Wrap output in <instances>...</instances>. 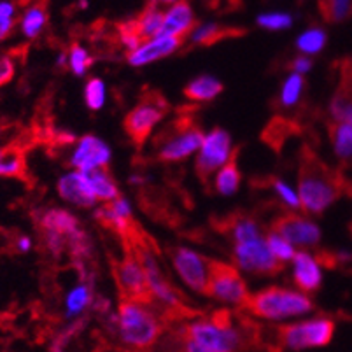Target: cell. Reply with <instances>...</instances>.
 <instances>
[{"instance_id": "6da1fadb", "label": "cell", "mask_w": 352, "mask_h": 352, "mask_svg": "<svg viewBox=\"0 0 352 352\" xmlns=\"http://www.w3.org/2000/svg\"><path fill=\"white\" fill-rule=\"evenodd\" d=\"M170 342L177 349L200 352L245 351L261 347V328L248 316L216 310L212 316L170 329Z\"/></svg>"}, {"instance_id": "7a4b0ae2", "label": "cell", "mask_w": 352, "mask_h": 352, "mask_svg": "<svg viewBox=\"0 0 352 352\" xmlns=\"http://www.w3.org/2000/svg\"><path fill=\"white\" fill-rule=\"evenodd\" d=\"M347 182L333 170L331 166L326 165L318 155L305 147L302 151V162H300V206L309 214H322L331 204L344 195Z\"/></svg>"}, {"instance_id": "3957f363", "label": "cell", "mask_w": 352, "mask_h": 352, "mask_svg": "<svg viewBox=\"0 0 352 352\" xmlns=\"http://www.w3.org/2000/svg\"><path fill=\"white\" fill-rule=\"evenodd\" d=\"M165 331V322L158 314L142 303L121 300L118 312V333L124 345L135 351H146L158 344Z\"/></svg>"}, {"instance_id": "277c9868", "label": "cell", "mask_w": 352, "mask_h": 352, "mask_svg": "<svg viewBox=\"0 0 352 352\" xmlns=\"http://www.w3.org/2000/svg\"><path fill=\"white\" fill-rule=\"evenodd\" d=\"M204 139V130L191 114L177 118L155 137L156 158L165 163L182 162L200 149Z\"/></svg>"}, {"instance_id": "5b68a950", "label": "cell", "mask_w": 352, "mask_h": 352, "mask_svg": "<svg viewBox=\"0 0 352 352\" xmlns=\"http://www.w3.org/2000/svg\"><path fill=\"white\" fill-rule=\"evenodd\" d=\"M242 309L256 318L284 319L293 316H302L314 309L312 300L296 291L283 287H267L254 294H249Z\"/></svg>"}, {"instance_id": "8992f818", "label": "cell", "mask_w": 352, "mask_h": 352, "mask_svg": "<svg viewBox=\"0 0 352 352\" xmlns=\"http://www.w3.org/2000/svg\"><path fill=\"white\" fill-rule=\"evenodd\" d=\"M168 102L158 91H144L140 102L124 116L123 128L137 149H142L151 135L153 128L168 113Z\"/></svg>"}, {"instance_id": "52a82bcc", "label": "cell", "mask_w": 352, "mask_h": 352, "mask_svg": "<svg viewBox=\"0 0 352 352\" xmlns=\"http://www.w3.org/2000/svg\"><path fill=\"white\" fill-rule=\"evenodd\" d=\"M111 267H113V275L118 289H120L121 300L142 303V305L153 309V294L147 286L142 265L139 263L135 254L130 249H124L123 258L113 259Z\"/></svg>"}, {"instance_id": "ba28073f", "label": "cell", "mask_w": 352, "mask_h": 352, "mask_svg": "<svg viewBox=\"0 0 352 352\" xmlns=\"http://www.w3.org/2000/svg\"><path fill=\"white\" fill-rule=\"evenodd\" d=\"M335 324L331 319H312V321L296 322V324L277 328L275 338L279 349H307L328 345L333 338Z\"/></svg>"}, {"instance_id": "9c48e42d", "label": "cell", "mask_w": 352, "mask_h": 352, "mask_svg": "<svg viewBox=\"0 0 352 352\" xmlns=\"http://www.w3.org/2000/svg\"><path fill=\"white\" fill-rule=\"evenodd\" d=\"M204 294L209 298L219 300L225 303H235V305H244L248 300V286L244 279L240 277L239 270L232 265L223 263L210 259L209 261V277H207V286Z\"/></svg>"}, {"instance_id": "30bf717a", "label": "cell", "mask_w": 352, "mask_h": 352, "mask_svg": "<svg viewBox=\"0 0 352 352\" xmlns=\"http://www.w3.org/2000/svg\"><path fill=\"white\" fill-rule=\"evenodd\" d=\"M233 261L242 270L252 272L256 275H279L284 270V261L270 251L267 239L263 236L236 242Z\"/></svg>"}, {"instance_id": "8fae6325", "label": "cell", "mask_w": 352, "mask_h": 352, "mask_svg": "<svg viewBox=\"0 0 352 352\" xmlns=\"http://www.w3.org/2000/svg\"><path fill=\"white\" fill-rule=\"evenodd\" d=\"M230 155H232V139L228 132H225L223 128H214L201 142L200 153L195 163L197 175L207 188H209V181L214 172L225 165Z\"/></svg>"}, {"instance_id": "7c38bea8", "label": "cell", "mask_w": 352, "mask_h": 352, "mask_svg": "<svg viewBox=\"0 0 352 352\" xmlns=\"http://www.w3.org/2000/svg\"><path fill=\"white\" fill-rule=\"evenodd\" d=\"M170 258L179 277L186 283V286L198 293H204L207 286V277H209L210 259L186 248L170 249Z\"/></svg>"}, {"instance_id": "4fadbf2b", "label": "cell", "mask_w": 352, "mask_h": 352, "mask_svg": "<svg viewBox=\"0 0 352 352\" xmlns=\"http://www.w3.org/2000/svg\"><path fill=\"white\" fill-rule=\"evenodd\" d=\"M272 232L283 235L293 245H305V248L316 245L321 239V232L312 221L294 212H284L283 216L275 217L272 223Z\"/></svg>"}, {"instance_id": "5bb4252c", "label": "cell", "mask_w": 352, "mask_h": 352, "mask_svg": "<svg viewBox=\"0 0 352 352\" xmlns=\"http://www.w3.org/2000/svg\"><path fill=\"white\" fill-rule=\"evenodd\" d=\"M182 41H184V37H179V35H160V37H155V39L144 43L137 50L128 51L126 60L133 67L153 63L156 60L165 58V56L172 54L175 50H179Z\"/></svg>"}, {"instance_id": "9a60e30c", "label": "cell", "mask_w": 352, "mask_h": 352, "mask_svg": "<svg viewBox=\"0 0 352 352\" xmlns=\"http://www.w3.org/2000/svg\"><path fill=\"white\" fill-rule=\"evenodd\" d=\"M109 158H111V151L100 139L94 135H85L79 139L69 163L78 170L88 172L98 166H107Z\"/></svg>"}, {"instance_id": "2e32d148", "label": "cell", "mask_w": 352, "mask_h": 352, "mask_svg": "<svg viewBox=\"0 0 352 352\" xmlns=\"http://www.w3.org/2000/svg\"><path fill=\"white\" fill-rule=\"evenodd\" d=\"M197 25L198 21L195 20L193 9L190 8V4L186 0H179V2L172 4L170 11L165 12L160 35H179V37L186 39V35L193 34Z\"/></svg>"}, {"instance_id": "e0dca14e", "label": "cell", "mask_w": 352, "mask_h": 352, "mask_svg": "<svg viewBox=\"0 0 352 352\" xmlns=\"http://www.w3.org/2000/svg\"><path fill=\"white\" fill-rule=\"evenodd\" d=\"M58 193L63 200L70 201L74 206L79 207H91L97 201L91 190H89L88 179L85 172L78 170L72 174L63 175L58 181Z\"/></svg>"}, {"instance_id": "ac0fdd59", "label": "cell", "mask_w": 352, "mask_h": 352, "mask_svg": "<svg viewBox=\"0 0 352 352\" xmlns=\"http://www.w3.org/2000/svg\"><path fill=\"white\" fill-rule=\"evenodd\" d=\"M216 228L221 233L232 236L233 242H244L259 236V226L254 217L245 212H233L230 216L221 217L216 223Z\"/></svg>"}, {"instance_id": "d6986e66", "label": "cell", "mask_w": 352, "mask_h": 352, "mask_svg": "<svg viewBox=\"0 0 352 352\" xmlns=\"http://www.w3.org/2000/svg\"><path fill=\"white\" fill-rule=\"evenodd\" d=\"M293 261L294 284L303 291L318 289L319 284H321V268H319V261H316V259L310 254H307V252H294Z\"/></svg>"}, {"instance_id": "ffe728a7", "label": "cell", "mask_w": 352, "mask_h": 352, "mask_svg": "<svg viewBox=\"0 0 352 352\" xmlns=\"http://www.w3.org/2000/svg\"><path fill=\"white\" fill-rule=\"evenodd\" d=\"M37 226L39 230H50V232L62 233V235L69 236L76 230H79L78 217L72 216L69 210L58 209V207H51V209H44L37 214Z\"/></svg>"}, {"instance_id": "44dd1931", "label": "cell", "mask_w": 352, "mask_h": 352, "mask_svg": "<svg viewBox=\"0 0 352 352\" xmlns=\"http://www.w3.org/2000/svg\"><path fill=\"white\" fill-rule=\"evenodd\" d=\"M85 174L86 179H88L89 190H91V193L98 201H109L120 197L116 181L111 175V172L107 170V166H98V168L88 170Z\"/></svg>"}, {"instance_id": "7402d4cb", "label": "cell", "mask_w": 352, "mask_h": 352, "mask_svg": "<svg viewBox=\"0 0 352 352\" xmlns=\"http://www.w3.org/2000/svg\"><path fill=\"white\" fill-rule=\"evenodd\" d=\"M193 44L195 46H204L209 47L214 44L221 43L225 39H232V37H242L245 35V28L239 27H226V25H204V27L193 30Z\"/></svg>"}, {"instance_id": "603a6c76", "label": "cell", "mask_w": 352, "mask_h": 352, "mask_svg": "<svg viewBox=\"0 0 352 352\" xmlns=\"http://www.w3.org/2000/svg\"><path fill=\"white\" fill-rule=\"evenodd\" d=\"M236 160H239V149L232 151V155H230V158L226 160L225 165L221 166L219 174L216 175L217 193L225 195V197L235 193L240 186L242 174H240L239 170V163H236Z\"/></svg>"}, {"instance_id": "cb8c5ba5", "label": "cell", "mask_w": 352, "mask_h": 352, "mask_svg": "<svg viewBox=\"0 0 352 352\" xmlns=\"http://www.w3.org/2000/svg\"><path fill=\"white\" fill-rule=\"evenodd\" d=\"M47 23L46 2H35L28 6L20 18V30L27 39H35L44 30Z\"/></svg>"}, {"instance_id": "d4e9b609", "label": "cell", "mask_w": 352, "mask_h": 352, "mask_svg": "<svg viewBox=\"0 0 352 352\" xmlns=\"http://www.w3.org/2000/svg\"><path fill=\"white\" fill-rule=\"evenodd\" d=\"M27 175L23 146L4 147L0 155V177H20Z\"/></svg>"}, {"instance_id": "484cf974", "label": "cell", "mask_w": 352, "mask_h": 352, "mask_svg": "<svg viewBox=\"0 0 352 352\" xmlns=\"http://www.w3.org/2000/svg\"><path fill=\"white\" fill-rule=\"evenodd\" d=\"M329 139H331L333 149L337 156L344 162L352 160V124L344 121H333L328 126Z\"/></svg>"}, {"instance_id": "4316f807", "label": "cell", "mask_w": 352, "mask_h": 352, "mask_svg": "<svg viewBox=\"0 0 352 352\" xmlns=\"http://www.w3.org/2000/svg\"><path fill=\"white\" fill-rule=\"evenodd\" d=\"M223 91V85L210 76H201L184 88V97L193 102H210Z\"/></svg>"}, {"instance_id": "83f0119b", "label": "cell", "mask_w": 352, "mask_h": 352, "mask_svg": "<svg viewBox=\"0 0 352 352\" xmlns=\"http://www.w3.org/2000/svg\"><path fill=\"white\" fill-rule=\"evenodd\" d=\"M294 132H298V126H296V124L291 123V121L287 120H283V118H275V120L265 128L263 140L267 144H270L274 149L279 151L280 147L284 146V142L289 139L291 133Z\"/></svg>"}, {"instance_id": "f1b7e54d", "label": "cell", "mask_w": 352, "mask_h": 352, "mask_svg": "<svg viewBox=\"0 0 352 352\" xmlns=\"http://www.w3.org/2000/svg\"><path fill=\"white\" fill-rule=\"evenodd\" d=\"M18 21V2L0 0V43L11 37Z\"/></svg>"}, {"instance_id": "f546056e", "label": "cell", "mask_w": 352, "mask_h": 352, "mask_svg": "<svg viewBox=\"0 0 352 352\" xmlns=\"http://www.w3.org/2000/svg\"><path fill=\"white\" fill-rule=\"evenodd\" d=\"M319 11L324 20L337 23L352 14V0H319Z\"/></svg>"}, {"instance_id": "4dcf8cb0", "label": "cell", "mask_w": 352, "mask_h": 352, "mask_svg": "<svg viewBox=\"0 0 352 352\" xmlns=\"http://www.w3.org/2000/svg\"><path fill=\"white\" fill-rule=\"evenodd\" d=\"M303 86H305V81H303L302 74H291L283 85V91H280L279 97L280 107H291V105L296 104L300 100Z\"/></svg>"}, {"instance_id": "1f68e13d", "label": "cell", "mask_w": 352, "mask_h": 352, "mask_svg": "<svg viewBox=\"0 0 352 352\" xmlns=\"http://www.w3.org/2000/svg\"><path fill=\"white\" fill-rule=\"evenodd\" d=\"M326 44V34L321 28H310L305 34L300 35V39L296 41V46L303 54H316L324 47Z\"/></svg>"}, {"instance_id": "d6a6232c", "label": "cell", "mask_w": 352, "mask_h": 352, "mask_svg": "<svg viewBox=\"0 0 352 352\" xmlns=\"http://www.w3.org/2000/svg\"><path fill=\"white\" fill-rule=\"evenodd\" d=\"M267 244L268 248H270V251L274 252L277 258L280 259V261H289V259H293L294 256V248L293 244H291L289 240L284 239L283 235H279L277 232H270L267 235Z\"/></svg>"}, {"instance_id": "836d02e7", "label": "cell", "mask_w": 352, "mask_h": 352, "mask_svg": "<svg viewBox=\"0 0 352 352\" xmlns=\"http://www.w3.org/2000/svg\"><path fill=\"white\" fill-rule=\"evenodd\" d=\"M89 302H91V289L86 284H79L67 298V314L72 316V314L81 312L86 309V305H89Z\"/></svg>"}, {"instance_id": "e575fe53", "label": "cell", "mask_w": 352, "mask_h": 352, "mask_svg": "<svg viewBox=\"0 0 352 352\" xmlns=\"http://www.w3.org/2000/svg\"><path fill=\"white\" fill-rule=\"evenodd\" d=\"M94 65V58L89 56L88 51L79 44L70 46V69L76 76H82L89 67Z\"/></svg>"}, {"instance_id": "d590c367", "label": "cell", "mask_w": 352, "mask_h": 352, "mask_svg": "<svg viewBox=\"0 0 352 352\" xmlns=\"http://www.w3.org/2000/svg\"><path fill=\"white\" fill-rule=\"evenodd\" d=\"M85 100L91 111H98L104 105L105 88L100 79H89L85 88Z\"/></svg>"}, {"instance_id": "8d00e7d4", "label": "cell", "mask_w": 352, "mask_h": 352, "mask_svg": "<svg viewBox=\"0 0 352 352\" xmlns=\"http://www.w3.org/2000/svg\"><path fill=\"white\" fill-rule=\"evenodd\" d=\"M267 184H268V188H272L275 193L283 198V201L286 204L287 207H298L300 206V198L296 197V193H294L289 186H286L283 181H279V179H274V177H268Z\"/></svg>"}, {"instance_id": "74e56055", "label": "cell", "mask_w": 352, "mask_h": 352, "mask_svg": "<svg viewBox=\"0 0 352 352\" xmlns=\"http://www.w3.org/2000/svg\"><path fill=\"white\" fill-rule=\"evenodd\" d=\"M258 23L268 30H283V28L291 27V16L283 14V12H272V14L259 16Z\"/></svg>"}, {"instance_id": "f35d334b", "label": "cell", "mask_w": 352, "mask_h": 352, "mask_svg": "<svg viewBox=\"0 0 352 352\" xmlns=\"http://www.w3.org/2000/svg\"><path fill=\"white\" fill-rule=\"evenodd\" d=\"M16 72V62L11 54H0V88L12 81Z\"/></svg>"}, {"instance_id": "ab89813d", "label": "cell", "mask_w": 352, "mask_h": 352, "mask_svg": "<svg viewBox=\"0 0 352 352\" xmlns=\"http://www.w3.org/2000/svg\"><path fill=\"white\" fill-rule=\"evenodd\" d=\"M310 67H312V60H310L309 56H305V54H303V56H296V58L291 60L289 63V69L296 74L309 72Z\"/></svg>"}, {"instance_id": "60d3db41", "label": "cell", "mask_w": 352, "mask_h": 352, "mask_svg": "<svg viewBox=\"0 0 352 352\" xmlns=\"http://www.w3.org/2000/svg\"><path fill=\"white\" fill-rule=\"evenodd\" d=\"M14 248H16V251H18V252H28L32 249V239H30V236H27V235L18 236V239H16V242H14Z\"/></svg>"}, {"instance_id": "b9f144b4", "label": "cell", "mask_w": 352, "mask_h": 352, "mask_svg": "<svg viewBox=\"0 0 352 352\" xmlns=\"http://www.w3.org/2000/svg\"><path fill=\"white\" fill-rule=\"evenodd\" d=\"M8 130H9V123L4 120V118L0 116V137L4 135V133L8 132Z\"/></svg>"}, {"instance_id": "7bdbcfd3", "label": "cell", "mask_w": 352, "mask_h": 352, "mask_svg": "<svg viewBox=\"0 0 352 352\" xmlns=\"http://www.w3.org/2000/svg\"><path fill=\"white\" fill-rule=\"evenodd\" d=\"M151 2H155V4H158V6H172V4H175V2H179V0H151Z\"/></svg>"}, {"instance_id": "ee69618b", "label": "cell", "mask_w": 352, "mask_h": 352, "mask_svg": "<svg viewBox=\"0 0 352 352\" xmlns=\"http://www.w3.org/2000/svg\"><path fill=\"white\" fill-rule=\"evenodd\" d=\"M201 2H207V4H209V8H212V9L219 8V4H221V0H201Z\"/></svg>"}, {"instance_id": "f6af8a7d", "label": "cell", "mask_w": 352, "mask_h": 352, "mask_svg": "<svg viewBox=\"0 0 352 352\" xmlns=\"http://www.w3.org/2000/svg\"><path fill=\"white\" fill-rule=\"evenodd\" d=\"M2 151H4V149H2V147H0V155H2Z\"/></svg>"}, {"instance_id": "bcb514c9", "label": "cell", "mask_w": 352, "mask_h": 352, "mask_svg": "<svg viewBox=\"0 0 352 352\" xmlns=\"http://www.w3.org/2000/svg\"><path fill=\"white\" fill-rule=\"evenodd\" d=\"M351 233H352V225H351Z\"/></svg>"}]
</instances>
